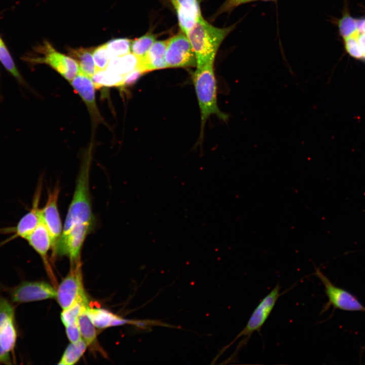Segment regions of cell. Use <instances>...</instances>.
<instances>
[{"instance_id": "cell-1", "label": "cell", "mask_w": 365, "mask_h": 365, "mask_svg": "<svg viewBox=\"0 0 365 365\" xmlns=\"http://www.w3.org/2000/svg\"><path fill=\"white\" fill-rule=\"evenodd\" d=\"M90 167L89 155L82 163L73 198L56 250V256L68 257L71 263L80 260L84 242L95 225L89 190Z\"/></svg>"}, {"instance_id": "cell-2", "label": "cell", "mask_w": 365, "mask_h": 365, "mask_svg": "<svg viewBox=\"0 0 365 365\" xmlns=\"http://www.w3.org/2000/svg\"><path fill=\"white\" fill-rule=\"evenodd\" d=\"M234 27L235 25L226 28L216 27L203 17L196 22L186 33L195 53L196 68L214 63L221 44Z\"/></svg>"}, {"instance_id": "cell-3", "label": "cell", "mask_w": 365, "mask_h": 365, "mask_svg": "<svg viewBox=\"0 0 365 365\" xmlns=\"http://www.w3.org/2000/svg\"><path fill=\"white\" fill-rule=\"evenodd\" d=\"M213 64L209 63L196 68L193 77L195 91L201 112L202 135L204 127L208 117L215 115L226 121L228 116L220 111L216 100V85L214 73Z\"/></svg>"}, {"instance_id": "cell-4", "label": "cell", "mask_w": 365, "mask_h": 365, "mask_svg": "<svg viewBox=\"0 0 365 365\" xmlns=\"http://www.w3.org/2000/svg\"><path fill=\"white\" fill-rule=\"evenodd\" d=\"M35 53L38 55L25 56L24 60L32 65H49L69 82L80 71L79 64L74 59L56 51L48 41L36 47Z\"/></svg>"}, {"instance_id": "cell-5", "label": "cell", "mask_w": 365, "mask_h": 365, "mask_svg": "<svg viewBox=\"0 0 365 365\" xmlns=\"http://www.w3.org/2000/svg\"><path fill=\"white\" fill-rule=\"evenodd\" d=\"M17 337L14 308L0 295V364H12Z\"/></svg>"}, {"instance_id": "cell-6", "label": "cell", "mask_w": 365, "mask_h": 365, "mask_svg": "<svg viewBox=\"0 0 365 365\" xmlns=\"http://www.w3.org/2000/svg\"><path fill=\"white\" fill-rule=\"evenodd\" d=\"M280 287L277 284L274 288L264 298L254 309L244 328L239 333L235 340L243 337L239 346L246 345L251 335L255 332H259L274 307L281 295Z\"/></svg>"}, {"instance_id": "cell-7", "label": "cell", "mask_w": 365, "mask_h": 365, "mask_svg": "<svg viewBox=\"0 0 365 365\" xmlns=\"http://www.w3.org/2000/svg\"><path fill=\"white\" fill-rule=\"evenodd\" d=\"M165 60L167 68L196 67L195 53L185 33L181 31L168 39Z\"/></svg>"}, {"instance_id": "cell-8", "label": "cell", "mask_w": 365, "mask_h": 365, "mask_svg": "<svg viewBox=\"0 0 365 365\" xmlns=\"http://www.w3.org/2000/svg\"><path fill=\"white\" fill-rule=\"evenodd\" d=\"M315 269L314 275L321 281L328 298V302L324 306L323 311L332 306L335 309L342 310L365 312V307L355 296L333 284L319 268H315Z\"/></svg>"}, {"instance_id": "cell-9", "label": "cell", "mask_w": 365, "mask_h": 365, "mask_svg": "<svg viewBox=\"0 0 365 365\" xmlns=\"http://www.w3.org/2000/svg\"><path fill=\"white\" fill-rule=\"evenodd\" d=\"M71 265L69 272L56 290L57 302L63 310L79 300L87 299L82 280L81 263Z\"/></svg>"}, {"instance_id": "cell-10", "label": "cell", "mask_w": 365, "mask_h": 365, "mask_svg": "<svg viewBox=\"0 0 365 365\" xmlns=\"http://www.w3.org/2000/svg\"><path fill=\"white\" fill-rule=\"evenodd\" d=\"M59 192L58 185L56 186L53 190L48 191L46 205L41 209L42 222L51 237L52 257L55 256L63 230L57 205Z\"/></svg>"}, {"instance_id": "cell-11", "label": "cell", "mask_w": 365, "mask_h": 365, "mask_svg": "<svg viewBox=\"0 0 365 365\" xmlns=\"http://www.w3.org/2000/svg\"><path fill=\"white\" fill-rule=\"evenodd\" d=\"M56 290L44 281H24L10 291L11 301L23 303L56 297Z\"/></svg>"}, {"instance_id": "cell-12", "label": "cell", "mask_w": 365, "mask_h": 365, "mask_svg": "<svg viewBox=\"0 0 365 365\" xmlns=\"http://www.w3.org/2000/svg\"><path fill=\"white\" fill-rule=\"evenodd\" d=\"M42 189V181L40 180L34 195L31 209L20 220L15 228V234L5 243L17 237L25 239L42 222L41 209L39 208Z\"/></svg>"}, {"instance_id": "cell-13", "label": "cell", "mask_w": 365, "mask_h": 365, "mask_svg": "<svg viewBox=\"0 0 365 365\" xmlns=\"http://www.w3.org/2000/svg\"><path fill=\"white\" fill-rule=\"evenodd\" d=\"M70 82L74 90L85 102L94 120L101 121V117L96 104L95 88L91 78L79 71L76 77Z\"/></svg>"}, {"instance_id": "cell-14", "label": "cell", "mask_w": 365, "mask_h": 365, "mask_svg": "<svg viewBox=\"0 0 365 365\" xmlns=\"http://www.w3.org/2000/svg\"><path fill=\"white\" fill-rule=\"evenodd\" d=\"M178 18L181 31L187 33L202 17L197 0H170Z\"/></svg>"}, {"instance_id": "cell-15", "label": "cell", "mask_w": 365, "mask_h": 365, "mask_svg": "<svg viewBox=\"0 0 365 365\" xmlns=\"http://www.w3.org/2000/svg\"><path fill=\"white\" fill-rule=\"evenodd\" d=\"M168 39L156 41L144 57L139 58L138 69L142 74L167 68L165 55Z\"/></svg>"}, {"instance_id": "cell-16", "label": "cell", "mask_w": 365, "mask_h": 365, "mask_svg": "<svg viewBox=\"0 0 365 365\" xmlns=\"http://www.w3.org/2000/svg\"><path fill=\"white\" fill-rule=\"evenodd\" d=\"M25 239L40 256L45 266L47 268L49 266L48 252L50 248H51L52 243L50 234L42 221L36 229Z\"/></svg>"}, {"instance_id": "cell-17", "label": "cell", "mask_w": 365, "mask_h": 365, "mask_svg": "<svg viewBox=\"0 0 365 365\" xmlns=\"http://www.w3.org/2000/svg\"><path fill=\"white\" fill-rule=\"evenodd\" d=\"M86 312L96 327L104 328L112 326L132 323L133 321L123 319L102 308H87Z\"/></svg>"}, {"instance_id": "cell-18", "label": "cell", "mask_w": 365, "mask_h": 365, "mask_svg": "<svg viewBox=\"0 0 365 365\" xmlns=\"http://www.w3.org/2000/svg\"><path fill=\"white\" fill-rule=\"evenodd\" d=\"M139 64V58L130 52L122 56L111 58L106 69L124 76L138 69Z\"/></svg>"}, {"instance_id": "cell-19", "label": "cell", "mask_w": 365, "mask_h": 365, "mask_svg": "<svg viewBox=\"0 0 365 365\" xmlns=\"http://www.w3.org/2000/svg\"><path fill=\"white\" fill-rule=\"evenodd\" d=\"M68 54L78 63L80 71L91 78L96 72L91 49H69Z\"/></svg>"}, {"instance_id": "cell-20", "label": "cell", "mask_w": 365, "mask_h": 365, "mask_svg": "<svg viewBox=\"0 0 365 365\" xmlns=\"http://www.w3.org/2000/svg\"><path fill=\"white\" fill-rule=\"evenodd\" d=\"M95 89L102 87L122 86L124 85V76L107 69L98 71L91 77Z\"/></svg>"}, {"instance_id": "cell-21", "label": "cell", "mask_w": 365, "mask_h": 365, "mask_svg": "<svg viewBox=\"0 0 365 365\" xmlns=\"http://www.w3.org/2000/svg\"><path fill=\"white\" fill-rule=\"evenodd\" d=\"M87 345L83 339L71 343L66 348L58 364L72 365L76 363L84 353Z\"/></svg>"}, {"instance_id": "cell-22", "label": "cell", "mask_w": 365, "mask_h": 365, "mask_svg": "<svg viewBox=\"0 0 365 365\" xmlns=\"http://www.w3.org/2000/svg\"><path fill=\"white\" fill-rule=\"evenodd\" d=\"M87 298L76 302L68 308L63 309L60 318L64 325L78 321L79 316L89 307Z\"/></svg>"}, {"instance_id": "cell-23", "label": "cell", "mask_w": 365, "mask_h": 365, "mask_svg": "<svg viewBox=\"0 0 365 365\" xmlns=\"http://www.w3.org/2000/svg\"><path fill=\"white\" fill-rule=\"evenodd\" d=\"M78 322L81 336L87 346L92 345L96 337L95 326L88 316L86 310L78 317Z\"/></svg>"}, {"instance_id": "cell-24", "label": "cell", "mask_w": 365, "mask_h": 365, "mask_svg": "<svg viewBox=\"0 0 365 365\" xmlns=\"http://www.w3.org/2000/svg\"><path fill=\"white\" fill-rule=\"evenodd\" d=\"M156 38L155 34L148 33L135 39L131 42V52L139 58H142L156 41Z\"/></svg>"}, {"instance_id": "cell-25", "label": "cell", "mask_w": 365, "mask_h": 365, "mask_svg": "<svg viewBox=\"0 0 365 365\" xmlns=\"http://www.w3.org/2000/svg\"><path fill=\"white\" fill-rule=\"evenodd\" d=\"M131 40L127 38L114 39L105 45L111 58L125 55L131 52Z\"/></svg>"}, {"instance_id": "cell-26", "label": "cell", "mask_w": 365, "mask_h": 365, "mask_svg": "<svg viewBox=\"0 0 365 365\" xmlns=\"http://www.w3.org/2000/svg\"><path fill=\"white\" fill-rule=\"evenodd\" d=\"M0 61L5 68L20 82V83H24V80L17 69L12 56L1 36Z\"/></svg>"}, {"instance_id": "cell-27", "label": "cell", "mask_w": 365, "mask_h": 365, "mask_svg": "<svg viewBox=\"0 0 365 365\" xmlns=\"http://www.w3.org/2000/svg\"><path fill=\"white\" fill-rule=\"evenodd\" d=\"M92 55L96 66V72L106 69L111 58L105 44L95 48L92 51Z\"/></svg>"}, {"instance_id": "cell-28", "label": "cell", "mask_w": 365, "mask_h": 365, "mask_svg": "<svg viewBox=\"0 0 365 365\" xmlns=\"http://www.w3.org/2000/svg\"><path fill=\"white\" fill-rule=\"evenodd\" d=\"M358 30L350 35L344 38L345 48L348 53L352 57L356 58L363 57L359 43Z\"/></svg>"}, {"instance_id": "cell-29", "label": "cell", "mask_w": 365, "mask_h": 365, "mask_svg": "<svg viewBox=\"0 0 365 365\" xmlns=\"http://www.w3.org/2000/svg\"><path fill=\"white\" fill-rule=\"evenodd\" d=\"M340 34L345 38L357 30V20L348 15L344 16L339 21Z\"/></svg>"}, {"instance_id": "cell-30", "label": "cell", "mask_w": 365, "mask_h": 365, "mask_svg": "<svg viewBox=\"0 0 365 365\" xmlns=\"http://www.w3.org/2000/svg\"><path fill=\"white\" fill-rule=\"evenodd\" d=\"M68 339L71 343H76L82 339L78 321L65 325Z\"/></svg>"}, {"instance_id": "cell-31", "label": "cell", "mask_w": 365, "mask_h": 365, "mask_svg": "<svg viewBox=\"0 0 365 365\" xmlns=\"http://www.w3.org/2000/svg\"><path fill=\"white\" fill-rule=\"evenodd\" d=\"M258 0H226L220 8L217 14L229 12L240 5Z\"/></svg>"}, {"instance_id": "cell-32", "label": "cell", "mask_w": 365, "mask_h": 365, "mask_svg": "<svg viewBox=\"0 0 365 365\" xmlns=\"http://www.w3.org/2000/svg\"><path fill=\"white\" fill-rule=\"evenodd\" d=\"M142 74L139 69H136L124 76V85H130L134 83Z\"/></svg>"}, {"instance_id": "cell-33", "label": "cell", "mask_w": 365, "mask_h": 365, "mask_svg": "<svg viewBox=\"0 0 365 365\" xmlns=\"http://www.w3.org/2000/svg\"><path fill=\"white\" fill-rule=\"evenodd\" d=\"M358 40L363 56L365 57V33H359Z\"/></svg>"}, {"instance_id": "cell-34", "label": "cell", "mask_w": 365, "mask_h": 365, "mask_svg": "<svg viewBox=\"0 0 365 365\" xmlns=\"http://www.w3.org/2000/svg\"><path fill=\"white\" fill-rule=\"evenodd\" d=\"M357 29L359 33H365V18L357 21Z\"/></svg>"}, {"instance_id": "cell-35", "label": "cell", "mask_w": 365, "mask_h": 365, "mask_svg": "<svg viewBox=\"0 0 365 365\" xmlns=\"http://www.w3.org/2000/svg\"><path fill=\"white\" fill-rule=\"evenodd\" d=\"M365 58V57H364Z\"/></svg>"}]
</instances>
